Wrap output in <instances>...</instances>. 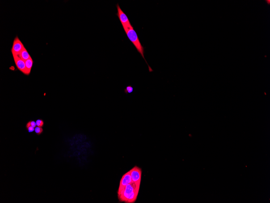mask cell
I'll list each match as a JSON object with an SVG mask.
<instances>
[{"label": "cell", "instance_id": "1", "mask_svg": "<svg viewBox=\"0 0 270 203\" xmlns=\"http://www.w3.org/2000/svg\"><path fill=\"white\" fill-rule=\"evenodd\" d=\"M140 186L132 182L124 188L118 191V197L120 201L133 203L136 201L139 192Z\"/></svg>", "mask_w": 270, "mask_h": 203}, {"label": "cell", "instance_id": "2", "mask_svg": "<svg viewBox=\"0 0 270 203\" xmlns=\"http://www.w3.org/2000/svg\"><path fill=\"white\" fill-rule=\"evenodd\" d=\"M124 31L126 33L127 36H128V38L132 42L133 45H135V47L137 49V51L141 54V57L144 59L145 61L149 67V72L153 71V69L151 67L149 66V64L147 63L146 60H145V57H144V48L142 45H141V43L140 42V40H139L138 36L137 34L135 31L133 27H130V28H127L124 29Z\"/></svg>", "mask_w": 270, "mask_h": 203}, {"label": "cell", "instance_id": "3", "mask_svg": "<svg viewBox=\"0 0 270 203\" xmlns=\"http://www.w3.org/2000/svg\"><path fill=\"white\" fill-rule=\"evenodd\" d=\"M130 173L132 177V181L136 185L141 186V170L137 166H134L129 170Z\"/></svg>", "mask_w": 270, "mask_h": 203}, {"label": "cell", "instance_id": "4", "mask_svg": "<svg viewBox=\"0 0 270 203\" xmlns=\"http://www.w3.org/2000/svg\"><path fill=\"white\" fill-rule=\"evenodd\" d=\"M116 7H117L118 11L116 15L118 16L124 29L125 28H130V27H132V26L131 25L130 23L129 19H128V17H127L126 15L121 10V9H120L118 4H117Z\"/></svg>", "mask_w": 270, "mask_h": 203}, {"label": "cell", "instance_id": "5", "mask_svg": "<svg viewBox=\"0 0 270 203\" xmlns=\"http://www.w3.org/2000/svg\"><path fill=\"white\" fill-rule=\"evenodd\" d=\"M25 48L22 41L18 37L14 39L12 47L11 48V52L12 55H18L22 52Z\"/></svg>", "mask_w": 270, "mask_h": 203}, {"label": "cell", "instance_id": "6", "mask_svg": "<svg viewBox=\"0 0 270 203\" xmlns=\"http://www.w3.org/2000/svg\"><path fill=\"white\" fill-rule=\"evenodd\" d=\"M13 56L17 67L22 73L27 75L25 61L22 60L18 55H13Z\"/></svg>", "mask_w": 270, "mask_h": 203}, {"label": "cell", "instance_id": "7", "mask_svg": "<svg viewBox=\"0 0 270 203\" xmlns=\"http://www.w3.org/2000/svg\"><path fill=\"white\" fill-rule=\"evenodd\" d=\"M132 181V177L129 171H128L126 173L124 174L122 177L121 180H120L119 184L118 190H120L126 186L128 184H131Z\"/></svg>", "mask_w": 270, "mask_h": 203}, {"label": "cell", "instance_id": "8", "mask_svg": "<svg viewBox=\"0 0 270 203\" xmlns=\"http://www.w3.org/2000/svg\"><path fill=\"white\" fill-rule=\"evenodd\" d=\"M33 61L32 58L31 57L25 61L26 69H27V75H29L31 72V69L32 67Z\"/></svg>", "mask_w": 270, "mask_h": 203}, {"label": "cell", "instance_id": "9", "mask_svg": "<svg viewBox=\"0 0 270 203\" xmlns=\"http://www.w3.org/2000/svg\"><path fill=\"white\" fill-rule=\"evenodd\" d=\"M18 56L25 61L31 57L25 48H23L22 52L18 55Z\"/></svg>", "mask_w": 270, "mask_h": 203}, {"label": "cell", "instance_id": "10", "mask_svg": "<svg viewBox=\"0 0 270 203\" xmlns=\"http://www.w3.org/2000/svg\"><path fill=\"white\" fill-rule=\"evenodd\" d=\"M133 91V88L132 86L129 85L126 88L124 89V92L126 94L131 93Z\"/></svg>", "mask_w": 270, "mask_h": 203}, {"label": "cell", "instance_id": "11", "mask_svg": "<svg viewBox=\"0 0 270 203\" xmlns=\"http://www.w3.org/2000/svg\"><path fill=\"white\" fill-rule=\"evenodd\" d=\"M35 132L37 135H40L43 133V129L41 127H37L35 128Z\"/></svg>", "mask_w": 270, "mask_h": 203}, {"label": "cell", "instance_id": "12", "mask_svg": "<svg viewBox=\"0 0 270 203\" xmlns=\"http://www.w3.org/2000/svg\"><path fill=\"white\" fill-rule=\"evenodd\" d=\"M30 126H32L34 128L36 127V123L35 122V121H33V120H31V121H29L27 123V124H26V128H27Z\"/></svg>", "mask_w": 270, "mask_h": 203}, {"label": "cell", "instance_id": "13", "mask_svg": "<svg viewBox=\"0 0 270 203\" xmlns=\"http://www.w3.org/2000/svg\"><path fill=\"white\" fill-rule=\"evenodd\" d=\"M36 123L37 127H42L44 124V121L42 119H38L36 120Z\"/></svg>", "mask_w": 270, "mask_h": 203}, {"label": "cell", "instance_id": "14", "mask_svg": "<svg viewBox=\"0 0 270 203\" xmlns=\"http://www.w3.org/2000/svg\"><path fill=\"white\" fill-rule=\"evenodd\" d=\"M27 130L28 131V132H29V133H31V132H33L34 131H35V128L33 127L32 126H30L28 127L27 128Z\"/></svg>", "mask_w": 270, "mask_h": 203}]
</instances>
